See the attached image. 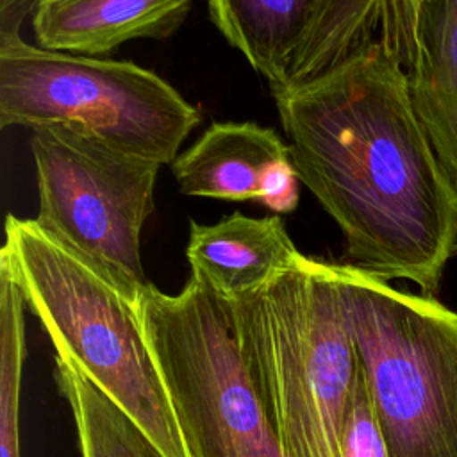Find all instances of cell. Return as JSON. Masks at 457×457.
Wrapping results in <instances>:
<instances>
[{
  "label": "cell",
  "instance_id": "obj_5",
  "mask_svg": "<svg viewBox=\"0 0 457 457\" xmlns=\"http://www.w3.org/2000/svg\"><path fill=\"white\" fill-rule=\"evenodd\" d=\"M202 116L171 84L130 61L0 37V127L64 125L171 164Z\"/></svg>",
  "mask_w": 457,
  "mask_h": 457
},
{
  "label": "cell",
  "instance_id": "obj_2",
  "mask_svg": "<svg viewBox=\"0 0 457 457\" xmlns=\"http://www.w3.org/2000/svg\"><path fill=\"white\" fill-rule=\"evenodd\" d=\"M225 307L284 457H339L361 366L337 262L300 255L266 287Z\"/></svg>",
  "mask_w": 457,
  "mask_h": 457
},
{
  "label": "cell",
  "instance_id": "obj_3",
  "mask_svg": "<svg viewBox=\"0 0 457 457\" xmlns=\"http://www.w3.org/2000/svg\"><path fill=\"white\" fill-rule=\"evenodd\" d=\"M0 262L55 352L68 355L164 457H189L137 303L36 220L7 214Z\"/></svg>",
  "mask_w": 457,
  "mask_h": 457
},
{
  "label": "cell",
  "instance_id": "obj_16",
  "mask_svg": "<svg viewBox=\"0 0 457 457\" xmlns=\"http://www.w3.org/2000/svg\"><path fill=\"white\" fill-rule=\"evenodd\" d=\"M339 457H391L362 370H359L352 400L343 421Z\"/></svg>",
  "mask_w": 457,
  "mask_h": 457
},
{
  "label": "cell",
  "instance_id": "obj_8",
  "mask_svg": "<svg viewBox=\"0 0 457 457\" xmlns=\"http://www.w3.org/2000/svg\"><path fill=\"white\" fill-rule=\"evenodd\" d=\"M170 166L189 196L259 200L278 214L293 212L300 200L289 145L252 121L212 123Z\"/></svg>",
  "mask_w": 457,
  "mask_h": 457
},
{
  "label": "cell",
  "instance_id": "obj_18",
  "mask_svg": "<svg viewBox=\"0 0 457 457\" xmlns=\"http://www.w3.org/2000/svg\"><path fill=\"white\" fill-rule=\"evenodd\" d=\"M455 253H457V237H455Z\"/></svg>",
  "mask_w": 457,
  "mask_h": 457
},
{
  "label": "cell",
  "instance_id": "obj_11",
  "mask_svg": "<svg viewBox=\"0 0 457 457\" xmlns=\"http://www.w3.org/2000/svg\"><path fill=\"white\" fill-rule=\"evenodd\" d=\"M425 2L428 0H321L284 86L320 75L373 39L386 43L405 66Z\"/></svg>",
  "mask_w": 457,
  "mask_h": 457
},
{
  "label": "cell",
  "instance_id": "obj_7",
  "mask_svg": "<svg viewBox=\"0 0 457 457\" xmlns=\"http://www.w3.org/2000/svg\"><path fill=\"white\" fill-rule=\"evenodd\" d=\"M30 152L39 196L34 220L137 303L150 286L141 230L162 164L64 125L30 129Z\"/></svg>",
  "mask_w": 457,
  "mask_h": 457
},
{
  "label": "cell",
  "instance_id": "obj_9",
  "mask_svg": "<svg viewBox=\"0 0 457 457\" xmlns=\"http://www.w3.org/2000/svg\"><path fill=\"white\" fill-rule=\"evenodd\" d=\"M300 255L278 214L232 212L212 225H189L191 277L225 302L261 291Z\"/></svg>",
  "mask_w": 457,
  "mask_h": 457
},
{
  "label": "cell",
  "instance_id": "obj_4",
  "mask_svg": "<svg viewBox=\"0 0 457 457\" xmlns=\"http://www.w3.org/2000/svg\"><path fill=\"white\" fill-rule=\"evenodd\" d=\"M337 271L391 457H457V312L353 264Z\"/></svg>",
  "mask_w": 457,
  "mask_h": 457
},
{
  "label": "cell",
  "instance_id": "obj_6",
  "mask_svg": "<svg viewBox=\"0 0 457 457\" xmlns=\"http://www.w3.org/2000/svg\"><path fill=\"white\" fill-rule=\"evenodd\" d=\"M137 314L189 457H284L220 296L193 277L177 295L150 284Z\"/></svg>",
  "mask_w": 457,
  "mask_h": 457
},
{
  "label": "cell",
  "instance_id": "obj_15",
  "mask_svg": "<svg viewBox=\"0 0 457 457\" xmlns=\"http://www.w3.org/2000/svg\"><path fill=\"white\" fill-rule=\"evenodd\" d=\"M27 303L7 266L0 262V457H21L20 393L27 357Z\"/></svg>",
  "mask_w": 457,
  "mask_h": 457
},
{
  "label": "cell",
  "instance_id": "obj_10",
  "mask_svg": "<svg viewBox=\"0 0 457 457\" xmlns=\"http://www.w3.org/2000/svg\"><path fill=\"white\" fill-rule=\"evenodd\" d=\"M193 0H39L30 21L37 46L96 57L132 39H164Z\"/></svg>",
  "mask_w": 457,
  "mask_h": 457
},
{
  "label": "cell",
  "instance_id": "obj_1",
  "mask_svg": "<svg viewBox=\"0 0 457 457\" xmlns=\"http://www.w3.org/2000/svg\"><path fill=\"white\" fill-rule=\"evenodd\" d=\"M298 180L341 228L353 266L436 298L457 237V179L412 102L400 57L373 39L271 87Z\"/></svg>",
  "mask_w": 457,
  "mask_h": 457
},
{
  "label": "cell",
  "instance_id": "obj_14",
  "mask_svg": "<svg viewBox=\"0 0 457 457\" xmlns=\"http://www.w3.org/2000/svg\"><path fill=\"white\" fill-rule=\"evenodd\" d=\"M54 378L71 409L82 457H164L62 352H55Z\"/></svg>",
  "mask_w": 457,
  "mask_h": 457
},
{
  "label": "cell",
  "instance_id": "obj_13",
  "mask_svg": "<svg viewBox=\"0 0 457 457\" xmlns=\"http://www.w3.org/2000/svg\"><path fill=\"white\" fill-rule=\"evenodd\" d=\"M321 0H207L220 34L270 87L284 84Z\"/></svg>",
  "mask_w": 457,
  "mask_h": 457
},
{
  "label": "cell",
  "instance_id": "obj_17",
  "mask_svg": "<svg viewBox=\"0 0 457 457\" xmlns=\"http://www.w3.org/2000/svg\"><path fill=\"white\" fill-rule=\"evenodd\" d=\"M39 0H0V37L20 36Z\"/></svg>",
  "mask_w": 457,
  "mask_h": 457
},
{
  "label": "cell",
  "instance_id": "obj_12",
  "mask_svg": "<svg viewBox=\"0 0 457 457\" xmlns=\"http://www.w3.org/2000/svg\"><path fill=\"white\" fill-rule=\"evenodd\" d=\"M405 70L416 112L457 179V0L421 5Z\"/></svg>",
  "mask_w": 457,
  "mask_h": 457
}]
</instances>
